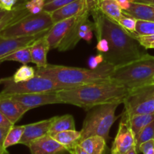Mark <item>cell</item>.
Wrapping results in <instances>:
<instances>
[{
    "instance_id": "6da1fadb",
    "label": "cell",
    "mask_w": 154,
    "mask_h": 154,
    "mask_svg": "<svg viewBox=\"0 0 154 154\" xmlns=\"http://www.w3.org/2000/svg\"><path fill=\"white\" fill-rule=\"evenodd\" d=\"M93 18L94 31L98 38H104L109 44L110 50L105 54V61L114 67L129 63L141 57L138 41L118 23L105 16L99 9L90 12Z\"/></svg>"
},
{
    "instance_id": "7a4b0ae2",
    "label": "cell",
    "mask_w": 154,
    "mask_h": 154,
    "mask_svg": "<svg viewBox=\"0 0 154 154\" xmlns=\"http://www.w3.org/2000/svg\"><path fill=\"white\" fill-rule=\"evenodd\" d=\"M64 104L76 105L86 111L99 105L112 102L123 103L129 90L111 79L102 82L57 90Z\"/></svg>"
},
{
    "instance_id": "3957f363",
    "label": "cell",
    "mask_w": 154,
    "mask_h": 154,
    "mask_svg": "<svg viewBox=\"0 0 154 154\" xmlns=\"http://www.w3.org/2000/svg\"><path fill=\"white\" fill-rule=\"evenodd\" d=\"M114 69V66L105 61L96 69L48 64L46 67L37 68L35 70L36 75L60 84L78 87L111 80Z\"/></svg>"
},
{
    "instance_id": "277c9868",
    "label": "cell",
    "mask_w": 154,
    "mask_h": 154,
    "mask_svg": "<svg viewBox=\"0 0 154 154\" xmlns=\"http://www.w3.org/2000/svg\"><path fill=\"white\" fill-rule=\"evenodd\" d=\"M154 78V56L144 54L137 60L114 67L111 79L131 90L151 84Z\"/></svg>"
},
{
    "instance_id": "5b68a950",
    "label": "cell",
    "mask_w": 154,
    "mask_h": 154,
    "mask_svg": "<svg viewBox=\"0 0 154 154\" xmlns=\"http://www.w3.org/2000/svg\"><path fill=\"white\" fill-rule=\"evenodd\" d=\"M120 104L121 103H106L88 110L81 130V141L93 135H100L108 141L110 129L119 117H116L115 112Z\"/></svg>"
},
{
    "instance_id": "8992f818",
    "label": "cell",
    "mask_w": 154,
    "mask_h": 154,
    "mask_svg": "<svg viewBox=\"0 0 154 154\" xmlns=\"http://www.w3.org/2000/svg\"><path fill=\"white\" fill-rule=\"evenodd\" d=\"M54 25L51 14L42 11L38 14H27L17 22L5 29L0 35L3 38H17L36 35L49 31Z\"/></svg>"
},
{
    "instance_id": "52a82bcc",
    "label": "cell",
    "mask_w": 154,
    "mask_h": 154,
    "mask_svg": "<svg viewBox=\"0 0 154 154\" xmlns=\"http://www.w3.org/2000/svg\"><path fill=\"white\" fill-rule=\"evenodd\" d=\"M2 84L4 85V89L0 93L2 95L24 94V93H38L54 92L63 89L72 88L70 85L60 84L55 81L45 78V77L35 75L29 81L24 82L15 83L11 77L2 78Z\"/></svg>"
},
{
    "instance_id": "ba28073f",
    "label": "cell",
    "mask_w": 154,
    "mask_h": 154,
    "mask_svg": "<svg viewBox=\"0 0 154 154\" xmlns=\"http://www.w3.org/2000/svg\"><path fill=\"white\" fill-rule=\"evenodd\" d=\"M123 104V112L129 117L138 114H153L154 83L129 90Z\"/></svg>"
},
{
    "instance_id": "9c48e42d",
    "label": "cell",
    "mask_w": 154,
    "mask_h": 154,
    "mask_svg": "<svg viewBox=\"0 0 154 154\" xmlns=\"http://www.w3.org/2000/svg\"><path fill=\"white\" fill-rule=\"evenodd\" d=\"M134 147H136V138L131 127L130 117L123 111L118 131L113 141L111 154H126Z\"/></svg>"
},
{
    "instance_id": "30bf717a",
    "label": "cell",
    "mask_w": 154,
    "mask_h": 154,
    "mask_svg": "<svg viewBox=\"0 0 154 154\" xmlns=\"http://www.w3.org/2000/svg\"><path fill=\"white\" fill-rule=\"evenodd\" d=\"M29 109L53 104H63L57 91L48 93L8 95Z\"/></svg>"
},
{
    "instance_id": "8fae6325",
    "label": "cell",
    "mask_w": 154,
    "mask_h": 154,
    "mask_svg": "<svg viewBox=\"0 0 154 154\" xmlns=\"http://www.w3.org/2000/svg\"><path fill=\"white\" fill-rule=\"evenodd\" d=\"M28 147L31 154H70L66 147L49 134L32 141Z\"/></svg>"
},
{
    "instance_id": "7c38bea8",
    "label": "cell",
    "mask_w": 154,
    "mask_h": 154,
    "mask_svg": "<svg viewBox=\"0 0 154 154\" xmlns=\"http://www.w3.org/2000/svg\"><path fill=\"white\" fill-rule=\"evenodd\" d=\"M29 109L8 95L0 94V112L14 125Z\"/></svg>"
},
{
    "instance_id": "4fadbf2b",
    "label": "cell",
    "mask_w": 154,
    "mask_h": 154,
    "mask_svg": "<svg viewBox=\"0 0 154 154\" xmlns=\"http://www.w3.org/2000/svg\"><path fill=\"white\" fill-rule=\"evenodd\" d=\"M48 32L36 35L26 36V37L3 38L0 35V59L20 48L32 45L35 41L47 34Z\"/></svg>"
},
{
    "instance_id": "5bb4252c",
    "label": "cell",
    "mask_w": 154,
    "mask_h": 154,
    "mask_svg": "<svg viewBox=\"0 0 154 154\" xmlns=\"http://www.w3.org/2000/svg\"><path fill=\"white\" fill-rule=\"evenodd\" d=\"M53 120L54 117H51L50 119L41 120L36 123L25 125L23 135L20 141V144L28 147L30 143L34 140L48 135L52 125Z\"/></svg>"
},
{
    "instance_id": "9a60e30c",
    "label": "cell",
    "mask_w": 154,
    "mask_h": 154,
    "mask_svg": "<svg viewBox=\"0 0 154 154\" xmlns=\"http://www.w3.org/2000/svg\"><path fill=\"white\" fill-rule=\"evenodd\" d=\"M75 19L76 16L54 23V25L46 34L50 49H56L59 48L61 42L65 38L70 30L71 27L75 23Z\"/></svg>"
},
{
    "instance_id": "2e32d148",
    "label": "cell",
    "mask_w": 154,
    "mask_h": 154,
    "mask_svg": "<svg viewBox=\"0 0 154 154\" xmlns=\"http://www.w3.org/2000/svg\"><path fill=\"white\" fill-rule=\"evenodd\" d=\"M86 10H89L87 8V0H76L54 11L51 13V16L54 23H56L60 21L77 16Z\"/></svg>"
},
{
    "instance_id": "e0dca14e",
    "label": "cell",
    "mask_w": 154,
    "mask_h": 154,
    "mask_svg": "<svg viewBox=\"0 0 154 154\" xmlns=\"http://www.w3.org/2000/svg\"><path fill=\"white\" fill-rule=\"evenodd\" d=\"M29 49L32 63L36 65L37 68L46 67L48 66L47 55L49 50H51L46 34L30 45Z\"/></svg>"
},
{
    "instance_id": "ac0fdd59",
    "label": "cell",
    "mask_w": 154,
    "mask_h": 154,
    "mask_svg": "<svg viewBox=\"0 0 154 154\" xmlns=\"http://www.w3.org/2000/svg\"><path fill=\"white\" fill-rule=\"evenodd\" d=\"M79 145L89 154H108L109 148L105 138L100 135H93L85 138Z\"/></svg>"
},
{
    "instance_id": "d6986e66",
    "label": "cell",
    "mask_w": 154,
    "mask_h": 154,
    "mask_svg": "<svg viewBox=\"0 0 154 154\" xmlns=\"http://www.w3.org/2000/svg\"><path fill=\"white\" fill-rule=\"evenodd\" d=\"M123 12L140 20L154 21V6L150 5L131 2L129 8Z\"/></svg>"
},
{
    "instance_id": "ffe728a7",
    "label": "cell",
    "mask_w": 154,
    "mask_h": 154,
    "mask_svg": "<svg viewBox=\"0 0 154 154\" xmlns=\"http://www.w3.org/2000/svg\"><path fill=\"white\" fill-rule=\"evenodd\" d=\"M75 123L73 116L71 114L56 116L54 117V120L48 134L51 136H53L58 132L66 130H75Z\"/></svg>"
},
{
    "instance_id": "44dd1931",
    "label": "cell",
    "mask_w": 154,
    "mask_h": 154,
    "mask_svg": "<svg viewBox=\"0 0 154 154\" xmlns=\"http://www.w3.org/2000/svg\"><path fill=\"white\" fill-rule=\"evenodd\" d=\"M53 138L65 147L70 150L79 144L81 138V131L66 130L53 135Z\"/></svg>"
},
{
    "instance_id": "7402d4cb",
    "label": "cell",
    "mask_w": 154,
    "mask_h": 154,
    "mask_svg": "<svg viewBox=\"0 0 154 154\" xmlns=\"http://www.w3.org/2000/svg\"><path fill=\"white\" fill-rule=\"evenodd\" d=\"M99 10L109 19L118 23L123 16V10L117 0H102Z\"/></svg>"
},
{
    "instance_id": "603a6c76",
    "label": "cell",
    "mask_w": 154,
    "mask_h": 154,
    "mask_svg": "<svg viewBox=\"0 0 154 154\" xmlns=\"http://www.w3.org/2000/svg\"><path fill=\"white\" fill-rule=\"evenodd\" d=\"M27 14H29V11L26 8L25 3H20L15 5L14 8L11 11H9L6 16L0 21V33L8 26L23 17Z\"/></svg>"
},
{
    "instance_id": "cb8c5ba5",
    "label": "cell",
    "mask_w": 154,
    "mask_h": 154,
    "mask_svg": "<svg viewBox=\"0 0 154 154\" xmlns=\"http://www.w3.org/2000/svg\"><path fill=\"white\" fill-rule=\"evenodd\" d=\"M154 120L153 114H138L130 117V123L135 138L146 126Z\"/></svg>"
},
{
    "instance_id": "d4e9b609",
    "label": "cell",
    "mask_w": 154,
    "mask_h": 154,
    "mask_svg": "<svg viewBox=\"0 0 154 154\" xmlns=\"http://www.w3.org/2000/svg\"><path fill=\"white\" fill-rule=\"evenodd\" d=\"M29 46L30 45L20 48V49L2 57V59H0V64L7 61L19 62L23 65H26L29 63H32Z\"/></svg>"
},
{
    "instance_id": "484cf974",
    "label": "cell",
    "mask_w": 154,
    "mask_h": 154,
    "mask_svg": "<svg viewBox=\"0 0 154 154\" xmlns=\"http://www.w3.org/2000/svg\"><path fill=\"white\" fill-rule=\"evenodd\" d=\"M25 125L23 126H12L6 136L4 142V148L7 149L11 146L20 144L23 135Z\"/></svg>"
},
{
    "instance_id": "4316f807",
    "label": "cell",
    "mask_w": 154,
    "mask_h": 154,
    "mask_svg": "<svg viewBox=\"0 0 154 154\" xmlns=\"http://www.w3.org/2000/svg\"><path fill=\"white\" fill-rule=\"evenodd\" d=\"M35 75L36 70L34 68L28 65H23L16 71L14 75L11 78L13 81H14L15 83H20L29 81Z\"/></svg>"
},
{
    "instance_id": "83f0119b",
    "label": "cell",
    "mask_w": 154,
    "mask_h": 154,
    "mask_svg": "<svg viewBox=\"0 0 154 154\" xmlns=\"http://www.w3.org/2000/svg\"><path fill=\"white\" fill-rule=\"evenodd\" d=\"M151 139H154V120L146 126L136 138L137 150L142 143Z\"/></svg>"
},
{
    "instance_id": "f1b7e54d",
    "label": "cell",
    "mask_w": 154,
    "mask_h": 154,
    "mask_svg": "<svg viewBox=\"0 0 154 154\" xmlns=\"http://www.w3.org/2000/svg\"><path fill=\"white\" fill-rule=\"evenodd\" d=\"M138 35H154V21L140 20L137 21L135 33Z\"/></svg>"
},
{
    "instance_id": "f546056e",
    "label": "cell",
    "mask_w": 154,
    "mask_h": 154,
    "mask_svg": "<svg viewBox=\"0 0 154 154\" xmlns=\"http://www.w3.org/2000/svg\"><path fill=\"white\" fill-rule=\"evenodd\" d=\"M137 21H138V20L134 18L133 17L129 16V15L123 13V16L120 19L118 23L129 33L134 34V33H135V30H136Z\"/></svg>"
},
{
    "instance_id": "4dcf8cb0",
    "label": "cell",
    "mask_w": 154,
    "mask_h": 154,
    "mask_svg": "<svg viewBox=\"0 0 154 154\" xmlns=\"http://www.w3.org/2000/svg\"><path fill=\"white\" fill-rule=\"evenodd\" d=\"M76 0H45L44 10L48 13H52L63 6L66 5Z\"/></svg>"
},
{
    "instance_id": "1f68e13d",
    "label": "cell",
    "mask_w": 154,
    "mask_h": 154,
    "mask_svg": "<svg viewBox=\"0 0 154 154\" xmlns=\"http://www.w3.org/2000/svg\"><path fill=\"white\" fill-rule=\"evenodd\" d=\"M45 0H29L25 3V7L29 13L38 14L44 10Z\"/></svg>"
},
{
    "instance_id": "d6a6232c",
    "label": "cell",
    "mask_w": 154,
    "mask_h": 154,
    "mask_svg": "<svg viewBox=\"0 0 154 154\" xmlns=\"http://www.w3.org/2000/svg\"><path fill=\"white\" fill-rule=\"evenodd\" d=\"M140 44L141 47L146 49H150V46L154 43V35H138L136 34H131Z\"/></svg>"
},
{
    "instance_id": "836d02e7",
    "label": "cell",
    "mask_w": 154,
    "mask_h": 154,
    "mask_svg": "<svg viewBox=\"0 0 154 154\" xmlns=\"http://www.w3.org/2000/svg\"><path fill=\"white\" fill-rule=\"evenodd\" d=\"M138 153L143 154H154V139L142 143L138 149Z\"/></svg>"
},
{
    "instance_id": "e575fe53",
    "label": "cell",
    "mask_w": 154,
    "mask_h": 154,
    "mask_svg": "<svg viewBox=\"0 0 154 154\" xmlns=\"http://www.w3.org/2000/svg\"><path fill=\"white\" fill-rule=\"evenodd\" d=\"M104 62H105L104 56L102 54H99L96 56H91L89 58L88 65L90 66V69H96Z\"/></svg>"
},
{
    "instance_id": "d590c367",
    "label": "cell",
    "mask_w": 154,
    "mask_h": 154,
    "mask_svg": "<svg viewBox=\"0 0 154 154\" xmlns=\"http://www.w3.org/2000/svg\"><path fill=\"white\" fill-rule=\"evenodd\" d=\"M96 50L99 51V54H102V55H105L109 51V44L108 42L104 38H98V43L96 45Z\"/></svg>"
},
{
    "instance_id": "8d00e7d4",
    "label": "cell",
    "mask_w": 154,
    "mask_h": 154,
    "mask_svg": "<svg viewBox=\"0 0 154 154\" xmlns=\"http://www.w3.org/2000/svg\"><path fill=\"white\" fill-rule=\"evenodd\" d=\"M18 0H0V9L5 11H11L16 5Z\"/></svg>"
},
{
    "instance_id": "74e56055",
    "label": "cell",
    "mask_w": 154,
    "mask_h": 154,
    "mask_svg": "<svg viewBox=\"0 0 154 154\" xmlns=\"http://www.w3.org/2000/svg\"><path fill=\"white\" fill-rule=\"evenodd\" d=\"M11 127H5V126H0V146L4 147V142L5 140L6 136L10 130Z\"/></svg>"
},
{
    "instance_id": "f35d334b",
    "label": "cell",
    "mask_w": 154,
    "mask_h": 154,
    "mask_svg": "<svg viewBox=\"0 0 154 154\" xmlns=\"http://www.w3.org/2000/svg\"><path fill=\"white\" fill-rule=\"evenodd\" d=\"M102 0H87V8H88L90 13L92 11L99 9V5Z\"/></svg>"
},
{
    "instance_id": "ab89813d",
    "label": "cell",
    "mask_w": 154,
    "mask_h": 154,
    "mask_svg": "<svg viewBox=\"0 0 154 154\" xmlns=\"http://www.w3.org/2000/svg\"><path fill=\"white\" fill-rule=\"evenodd\" d=\"M69 150L70 154H89L84 148H82L79 144H78V145H76L75 147H74L73 148L70 149V150Z\"/></svg>"
},
{
    "instance_id": "60d3db41",
    "label": "cell",
    "mask_w": 154,
    "mask_h": 154,
    "mask_svg": "<svg viewBox=\"0 0 154 154\" xmlns=\"http://www.w3.org/2000/svg\"><path fill=\"white\" fill-rule=\"evenodd\" d=\"M0 126H5V127H11L14 125L0 112Z\"/></svg>"
},
{
    "instance_id": "b9f144b4",
    "label": "cell",
    "mask_w": 154,
    "mask_h": 154,
    "mask_svg": "<svg viewBox=\"0 0 154 154\" xmlns=\"http://www.w3.org/2000/svg\"><path fill=\"white\" fill-rule=\"evenodd\" d=\"M117 1L118 2L119 5L123 11L127 10L130 6V0H117Z\"/></svg>"
},
{
    "instance_id": "7bdbcfd3",
    "label": "cell",
    "mask_w": 154,
    "mask_h": 154,
    "mask_svg": "<svg viewBox=\"0 0 154 154\" xmlns=\"http://www.w3.org/2000/svg\"><path fill=\"white\" fill-rule=\"evenodd\" d=\"M131 2H139L144 3V4L150 5H154V0H130Z\"/></svg>"
},
{
    "instance_id": "ee69618b",
    "label": "cell",
    "mask_w": 154,
    "mask_h": 154,
    "mask_svg": "<svg viewBox=\"0 0 154 154\" xmlns=\"http://www.w3.org/2000/svg\"><path fill=\"white\" fill-rule=\"evenodd\" d=\"M8 13V11L2 10V9H0V21H1L2 20L3 18L6 16V14H7Z\"/></svg>"
},
{
    "instance_id": "f6af8a7d",
    "label": "cell",
    "mask_w": 154,
    "mask_h": 154,
    "mask_svg": "<svg viewBox=\"0 0 154 154\" xmlns=\"http://www.w3.org/2000/svg\"><path fill=\"white\" fill-rule=\"evenodd\" d=\"M138 150H137V147H132L131 150H129L126 154H138Z\"/></svg>"
},
{
    "instance_id": "bcb514c9",
    "label": "cell",
    "mask_w": 154,
    "mask_h": 154,
    "mask_svg": "<svg viewBox=\"0 0 154 154\" xmlns=\"http://www.w3.org/2000/svg\"><path fill=\"white\" fill-rule=\"evenodd\" d=\"M0 154H8V152L7 151V149H5L0 146Z\"/></svg>"
},
{
    "instance_id": "7dc6e473",
    "label": "cell",
    "mask_w": 154,
    "mask_h": 154,
    "mask_svg": "<svg viewBox=\"0 0 154 154\" xmlns=\"http://www.w3.org/2000/svg\"><path fill=\"white\" fill-rule=\"evenodd\" d=\"M150 48H154V43L150 46Z\"/></svg>"
},
{
    "instance_id": "c3c4849f",
    "label": "cell",
    "mask_w": 154,
    "mask_h": 154,
    "mask_svg": "<svg viewBox=\"0 0 154 154\" xmlns=\"http://www.w3.org/2000/svg\"><path fill=\"white\" fill-rule=\"evenodd\" d=\"M0 84H2V80L0 79Z\"/></svg>"
},
{
    "instance_id": "681fc988",
    "label": "cell",
    "mask_w": 154,
    "mask_h": 154,
    "mask_svg": "<svg viewBox=\"0 0 154 154\" xmlns=\"http://www.w3.org/2000/svg\"><path fill=\"white\" fill-rule=\"evenodd\" d=\"M152 83H154V78H153V82H152Z\"/></svg>"
},
{
    "instance_id": "f907efd6",
    "label": "cell",
    "mask_w": 154,
    "mask_h": 154,
    "mask_svg": "<svg viewBox=\"0 0 154 154\" xmlns=\"http://www.w3.org/2000/svg\"><path fill=\"white\" fill-rule=\"evenodd\" d=\"M153 6H154V5H153Z\"/></svg>"
}]
</instances>
